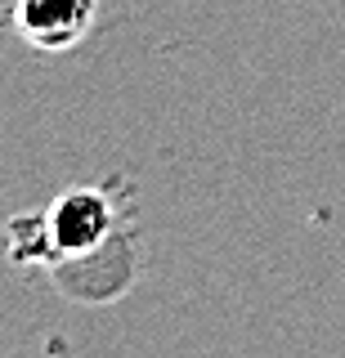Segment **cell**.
<instances>
[{"label":"cell","mask_w":345,"mask_h":358,"mask_svg":"<svg viewBox=\"0 0 345 358\" xmlns=\"http://www.w3.org/2000/svg\"><path fill=\"white\" fill-rule=\"evenodd\" d=\"M99 22V0H14V27L31 50H76Z\"/></svg>","instance_id":"cell-2"},{"label":"cell","mask_w":345,"mask_h":358,"mask_svg":"<svg viewBox=\"0 0 345 358\" xmlns=\"http://www.w3.org/2000/svg\"><path fill=\"white\" fill-rule=\"evenodd\" d=\"M5 260L18 268H31V264L54 268L59 251H54V233H50V210H18L5 224Z\"/></svg>","instance_id":"cell-3"},{"label":"cell","mask_w":345,"mask_h":358,"mask_svg":"<svg viewBox=\"0 0 345 358\" xmlns=\"http://www.w3.org/2000/svg\"><path fill=\"white\" fill-rule=\"evenodd\" d=\"M50 233H54V251L68 264L81 260V255H94L99 246H108L121 229V210L108 188H68L50 201Z\"/></svg>","instance_id":"cell-1"}]
</instances>
